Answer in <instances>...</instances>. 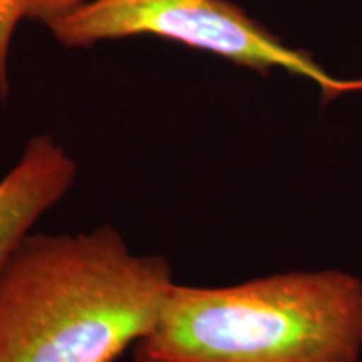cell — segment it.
Masks as SVG:
<instances>
[{"label": "cell", "mask_w": 362, "mask_h": 362, "mask_svg": "<svg viewBox=\"0 0 362 362\" xmlns=\"http://www.w3.org/2000/svg\"><path fill=\"white\" fill-rule=\"evenodd\" d=\"M90 0H29L27 19L39 21L49 25L59 17H64L76 8L86 6Z\"/></svg>", "instance_id": "obj_6"}, {"label": "cell", "mask_w": 362, "mask_h": 362, "mask_svg": "<svg viewBox=\"0 0 362 362\" xmlns=\"http://www.w3.org/2000/svg\"><path fill=\"white\" fill-rule=\"evenodd\" d=\"M362 282L287 272L228 287L175 284L134 362H359Z\"/></svg>", "instance_id": "obj_2"}, {"label": "cell", "mask_w": 362, "mask_h": 362, "mask_svg": "<svg viewBox=\"0 0 362 362\" xmlns=\"http://www.w3.org/2000/svg\"><path fill=\"white\" fill-rule=\"evenodd\" d=\"M175 284L168 260L131 252L111 226L29 235L0 277V362H115Z\"/></svg>", "instance_id": "obj_1"}, {"label": "cell", "mask_w": 362, "mask_h": 362, "mask_svg": "<svg viewBox=\"0 0 362 362\" xmlns=\"http://www.w3.org/2000/svg\"><path fill=\"white\" fill-rule=\"evenodd\" d=\"M78 176L74 158L52 136L29 139L0 180V277L40 216L57 205Z\"/></svg>", "instance_id": "obj_4"}, {"label": "cell", "mask_w": 362, "mask_h": 362, "mask_svg": "<svg viewBox=\"0 0 362 362\" xmlns=\"http://www.w3.org/2000/svg\"><path fill=\"white\" fill-rule=\"evenodd\" d=\"M29 0H0V99L11 93L8 81V56L17 25L27 19Z\"/></svg>", "instance_id": "obj_5"}, {"label": "cell", "mask_w": 362, "mask_h": 362, "mask_svg": "<svg viewBox=\"0 0 362 362\" xmlns=\"http://www.w3.org/2000/svg\"><path fill=\"white\" fill-rule=\"evenodd\" d=\"M45 27L64 47L153 35L214 54L262 76L282 69L312 81L322 93L324 104L344 94L362 93V78H336L310 52L285 44L230 0H90Z\"/></svg>", "instance_id": "obj_3"}]
</instances>
